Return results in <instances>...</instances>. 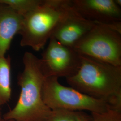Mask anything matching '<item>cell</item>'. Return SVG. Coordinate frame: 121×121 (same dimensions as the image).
Here are the masks:
<instances>
[{"instance_id":"cell-9","label":"cell","mask_w":121,"mask_h":121,"mask_svg":"<svg viewBox=\"0 0 121 121\" xmlns=\"http://www.w3.org/2000/svg\"><path fill=\"white\" fill-rule=\"evenodd\" d=\"M23 16L6 4L0 3V56L5 54L22 26Z\"/></svg>"},{"instance_id":"cell-14","label":"cell","mask_w":121,"mask_h":121,"mask_svg":"<svg viewBox=\"0 0 121 121\" xmlns=\"http://www.w3.org/2000/svg\"><path fill=\"white\" fill-rule=\"evenodd\" d=\"M1 121H15L14 120H4V119H3Z\"/></svg>"},{"instance_id":"cell-5","label":"cell","mask_w":121,"mask_h":121,"mask_svg":"<svg viewBox=\"0 0 121 121\" xmlns=\"http://www.w3.org/2000/svg\"><path fill=\"white\" fill-rule=\"evenodd\" d=\"M42 96L44 103L51 110H86L91 113L104 112L113 109L108 101L91 97L72 87L64 86L56 77L44 78Z\"/></svg>"},{"instance_id":"cell-12","label":"cell","mask_w":121,"mask_h":121,"mask_svg":"<svg viewBox=\"0 0 121 121\" xmlns=\"http://www.w3.org/2000/svg\"><path fill=\"white\" fill-rule=\"evenodd\" d=\"M43 0H0L23 17L41 4Z\"/></svg>"},{"instance_id":"cell-8","label":"cell","mask_w":121,"mask_h":121,"mask_svg":"<svg viewBox=\"0 0 121 121\" xmlns=\"http://www.w3.org/2000/svg\"><path fill=\"white\" fill-rule=\"evenodd\" d=\"M95 25V22L82 17L73 8L56 26L51 37L65 46L73 48Z\"/></svg>"},{"instance_id":"cell-2","label":"cell","mask_w":121,"mask_h":121,"mask_svg":"<svg viewBox=\"0 0 121 121\" xmlns=\"http://www.w3.org/2000/svg\"><path fill=\"white\" fill-rule=\"evenodd\" d=\"M24 69L17 77L21 91L15 106L3 115L4 120L15 121H47L51 110L43 102L42 87L45 77L39 58L26 52L22 58Z\"/></svg>"},{"instance_id":"cell-13","label":"cell","mask_w":121,"mask_h":121,"mask_svg":"<svg viewBox=\"0 0 121 121\" xmlns=\"http://www.w3.org/2000/svg\"><path fill=\"white\" fill-rule=\"evenodd\" d=\"M89 121H121V111L109 109L102 112H91Z\"/></svg>"},{"instance_id":"cell-3","label":"cell","mask_w":121,"mask_h":121,"mask_svg":"<svg viewBox=\"0 0 121 121\" xmlns=\"http://www.w3.org/2000/svg\"><path fill=\"white\" fill-rule=\"evenodd\" d=\"M71 0H43L23 17L20 45L36 51L43 48L56 26L73 10Z\"/></svg>"},{"instance_id":"cell-1","label":"cell","mask_w":121,"mask_h":121,"mask_svg":"<svg viewBox=\"0 0 121 121\" xmlns=\"http://www.w3.org/2000/svg\"><path fill=\"white\" fill-rule=\"evenodd\" d=\"M71 87L91 97L106 100L121 111V66L80 55V64L73 76L66 78Z\"/></svg>"},{"instance_id":"cell-10","label":"cell","mask_w":121,"mask_h":121,"mask_svg":"<svg viewBox=\"0 0 121 121\" xmlns=\"http://www.w3.org/2000/svg\"><path fill=\"white\" fill-rule=\"evenodd\" d=\"M11 84V59L0 56V108L10 99Z\"/></svg>"},{"instance_id":"cell-11","label":"cell","mask_w":121,"mask_h":121,"mask_svg":"<svg viewBox=\"0 0 121 121\" xmlns=\"http://www.w3.org/2000/svg\"><path fill=\"white\" fill-rule=\"evenodd\" d=\"M91 115L83 111L51 110L47 121H89Z\"/></svg>"},{"instance_id":"cell-6","label":"cell","mask_w":121,"mask_h":121,"mask_svg":"<svg viewBox=\"0 0 121 121\" xmlns=\"http://www.w3.org/2000/svg\"><path fill=\"white\" fill-rule=\"evenodd\" d=\"M39 63L45 78H69L78 69L80 54L51 37L41 58H39Z\"/></svg>"},{"instance_id":"cell-15","label":"cell","mask_w":121,"mask_h":121,"mask_svg":"<svg viewBox=\"0 0 121 121\" xmlns=\"http://www.w3.org/2000/svg\"><path fill=\"white\" fill-rule=\"evenodd\" d=\"M1 108H0V121H1Z\"/></svg>"},{"instance_id":"cell-7","label":"cell","mask_w":121,"mask_h":121,"mask_svg":"<svg viewBox=\"0 0 121 121\" xmlns=\"http://www.w3.org/2000/svg\"><path fill=\"white\" fill-rule=\"evenodd\" d=\"M74 9L82 17L95 23L121 22V6L116 0H71Z\"/></svg>"},{"instance_id":"cell-4","label":"cell","mask_w":121,"mask_h":121,"mask_svg":"<svg viewBox=\"0 0 121 121\" xmlns=\"http://www.w3.org/2000/svg\"><path fill=\"white\" fill-rule=\"evenodd\" d=\"M73 48L80 55L121 66V22L95 23Z\"/></svg>"}]
</instances>
